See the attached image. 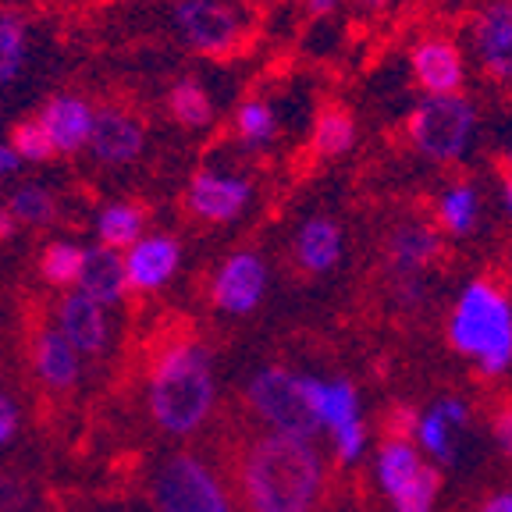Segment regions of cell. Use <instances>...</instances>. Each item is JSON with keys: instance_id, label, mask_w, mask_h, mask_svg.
<instances>
[{"instance_id": "1", "label": "cell", "mask_w": 512, "mask_h": 512, "mask_svg": "<svg viewBox=\"0 0 512 512\" xmlns=\"http://www.w3.org/2000/svg\"><path fill=\"white\" fill-rule=\"evenodd\" d=\"M328 491V463L313 441L264 431L239 452L246 512H317Z\"/></svg>"}, {"instance_id": "2", "label": "cell", "mask_w": 512, "mask_h": 512, "mask_svg": "<svg viewBox=\"0 0 512 512\" xmlns=\"http://www.w3.org/2000/svg\"><path fill=\"white\" fill-rule=\"evenodd\" d=\"M217 381L210 352L196 338H171L153 352L146 377V406L153 424L171 438L196 434L214 413Z\"/></svg>"}, {"instance_id": "3", "label": "cell", "mask_w": 512, "mask_h": 512, "mask_svg": "<svg viewBox=\"0 0 512 512\" xmlns=\"http://www.w3.org/2000/svg\"><path fill=\"white\" fill-rule=\"evenodd\" d=\"M448 345L480 377L512 374V296L495 278H473L448 313Z\"/></svg>"}, {"instance_id": "4", "label": "cell", "mask_w": 512, "mask_h": 512, "mask_svg": "<svg viewBox=\"0 0 512 512\" xmlns=\"http://www.w3.org/2000/svg\"><path fill=\"white\" fill-rule=\"evenodd\" d=\"M374 484L392 512H434L441 495V473L431 466L409 434H388L377 445Z\"/></svg>"}, {"instance_id": "5", "label": "cell", "mask_w": 512, "mask_h": 512, "mask_svg": "<svg viewBox=\"0 0 512 512\" xmlns=\"http://www.w3.org/2000/svg\"><path fill=\"white\" fill-rule=\"evenodd\" d=\"M409 146L434 164H459L477 136V107L463 93L424 96L406 121Z\"/></svg>"}, {"instance_id": "6", "label": "cell", "mask_w": 512, "mask_h": 512, "mask_svg": "<svg viewBox=\"0 0 512 512\" xmlns=\"http://www.w3.org/2000/svg\"><path fill=\"white\" fill-rule=\"evenodd\" d=\"M246 402L267 431L288 434V438L317 441L320 424L310 406V388L306 374H296L288 367H264L256 370L246 384Z\"/></svg>"}, {"instance_id": "7", "label": "cell", "mask_w": 512, "mask_h": 512, "mask_svg": "<svg viewBox=\"0 0 512 512\" xmlns=\"http://www.w3.org/2000/svg\"><path fill=\"white\" fill-rule=\"evenodd\" d=\"M306 388H310V406L317 416L320 434H328L335 445V456L342 466L360 463L367 456V424H363V406L356 384L342 381V377H313L306 374Z\"/></svg>"}, {"instance_id": "8", "label": "cell", "mask_w": 512, "mask_h": 512, "mask_svg": "<svg viewBox=\"0 0 512 512\" xmlns=\"http://www.w3.org/2000/svg\"><path fill=\"white\" fill-rule=\"evenodd\" d=\"M153 505L157 512H232V495L200 456L178 452L153 477Z\"/></svg>"}, {"instance_id": "9", "label": "cell", "mask_w": 512, "mask_h": 512, "mask_svg": "<svg viewBox=\"0 0 512 512\" xmlns=\"http://www.w3.org/2000/svg\"><path fill=\"white\" fill-rule=\"evenodd\" d=\"M438 256H441V232L434 224L406 221L388 235L384 260H388V271H392L395 285L402 288L406 303H416V299L424 296L420 285H424V274L431 271Z\"/></svg>"}, {"instance_id": "10", "label": "cell", "mask_w": 512, "mask_h": 512, "mask_svg": "<svg viewBox=\"0 0 512 512\" xmlns=\"http://www.w3.org/2000/svg\"><path fill=\"white\" fill-rule=\"evenodd\" d=\"M175 29L192 50H200L207 57L232 54L242 36L239 15L221 0H178Z\"/></svg>"}, {"instance_id": "11", "label": "cell", "mask_w": 512, "mask_h": 512, "mask_svg": "<svg viewBox=\"0 0 512 512\" xmlns=\"http://www.w3.org/2000/svg\"><path fill=\"white\" fill-rule=\"evenodd\" d=\"M267 296V264L253 249H239L210 278V299L221 313L249 317Z\"/></svg>"}, {"instance_id": "12", "label": "cell", "mask_w": 512, "mask_h": 512, "mask_svg": "<svg viewBox=\"0 0 512 512\" xmlns=\"http://www.w3.org/2000/svg\"><path fill=\"white\" fill-rule=\"evenodd\" d=\"M470 47L480 72L512 86V0H488L470 22Z\"/></svg>"}, {"instance_id": "13", "label": "cell", "mask_w": 512, "mask_h": 512, "mask_svg": "<svg viewBox=\"0 0 512 512\" xmlns=\"http://www.w3.org/2000/svg\"><path fill=\"white\" fill-rule=\"evenodd\" d=\"M470 427V406L459 395H441L424 413L413 420V441L420 456L431 459V466L456 463L459 434Z\"/></svg>"}, {"instance_id": "14", "label": "cell", "mask_w": 512, "mask_h": 512, "mask_svg": "<svg viewBox=\"0 0 512 512\" xmlns=\"http://www.w3.org/2000/svg\"><path fill=\"white\" fill-rule=\"evenodd\" d=\"M253 200V185L239 175H221L214 168H203L192 175L189 192H185V207L192 217L207 224H232L242 217V210Z\"/></svg>"}, {"instance_id": "15", "label": "cell", "mask_w": 512, "mask_h": 512, "mask_svg": "<svg viewBox=\"0 0 512 512\" xmlns=\"http://www.w3.org/2000/svg\"><path fill=\"white\" fill-rule=\"evenodd\" d=\"M409 68L427 96H452L466 82V54L448 36H424L409 54Z\"/></svg>"}, {"instance_id": "16", "label": "cell", "mask_w": 512, "mask_h": 512, "mask_svg": "<svg viewBox=\"0 0 512 512\" xmlns=\"http://www.w3.org/2000/svg\"><path fill=\"white\" fill-rule=\"evenodd\" d=\"M125 281L132 292H157L175 278L182 264V246L171 235H143L132 249H125Z\"/></svg>"}, {"instance_id": "17", "label": "cell", "mask_w": 512, "mask_h": 512, "mask_svg": "<svg viewBox=\"0 0 512 512\" xmlns=\"http://www.w3.org/2000/svg\"><path fill=\"white\" fill-rule=\"evenodd\" d=\"M89 150L104 164H132L143 153L146 132L139 118H132L121 107H100L93 111V125H89Z\"/></svg>"}, {"instance_id": "18", "label": "cell", "mask_w": 512, "mask_h": 512, "mask_svg": "<svg viewBox=\"0 0 512 512\" xmlns=\"http://www.w3.org/2000/svg\"><path fill=\"white\" fill-rule=\"evenodd\" d=\"M57 331L79 356H100L111 338V320H107L104 306L72 288L57 306Z\"/></svg>"}, {"instance_id": "19", "label": "cell", "mask_w": 512, "mask_h": 512, "mask_svg": "<svg viewBox=\"0 0 512 512\" xmlns=\"http://www.w3.org/2000/svg\"><path fill=\"white\" fill-rule=\"evenodd\" d=\"M345 253V235L342 224L328 214H310L299 224L296 242H292V256L306 274H328L331 267H338Z\"/></svg>"}, {"instance_id": "20", "label": "cell", "mask_w": 512, "mask_h": 512, "mask_svg": "<svg viewBox=\"0 0 512 512\" xmlns=\"http://www.w3.org/2000/svg\"><path fill=\"white\" fill-rule=\"evenodd\" d=\"M43 136L50 139L54 153H79L89 143V125H93V107L75 93H61L47 100L40 118Z\"/></svg>"}, {"instance_id": "21", "label": "cell", "mask_w": 512, "mask_h": 512, "mask_svg": "<svg viewBox=\"0 0 512 512\" xmlns=\"http://www.w3.org/2000/svg\"><path fill=\"white\" fill-rule=\"evenodd\" d=\"M32 374L40 377V384L50 392H68L82 374V356L64 342L57 328H43L32 338Z\"/></svg>"}, {"instance_id": "22", "label": "cell", "mask_w": 512, "mask_h": 512, "mask_svg": "<svg viewBox=\"0 0 512 512\" xmlns=\"http://www.w3.org/2000/svg\"><path fill=\"white\" fill-rule=\"evenodd\" d=\"M82 296H89L93 303L107 306L121 303L128 292V281H125V260L121 253L104 246H89L82 253V271H79V285H75Z\"/></svg>"}, {"instance_id": "23", "label": "cell", "mask_w": 512, "mask_h": 512, "mask_svg": "<svg viewBox=\"0 0 512 512\" xmlns=\"http://www.w3.org/2000/svg\"><path fill=\"white\" fill-rule=\"evenodd\" d=\"M434 228L452 239H466L477 232L480 221V192L473 182H452L441 189L438 207H434Z\"/></svg>"}, {"instance_id": "24", "label": "cell", "mask_w": 512, "mask_h": 512, "mask_svg": "<svg viewBox=\"0 0 512 512\" xmlns=\"http://www.w3.org/2000/svg\"><path fill=\"white\" fill-rule=\"evenodd\" d=\"M310 139L317 157H342L356 146V118L345 104H324L313 118Z\"/></svg>"}, {"instance_id": "25", "label": "cell", "mask_w": 512, "mask_h": 512, "mask_svg": "<svg viewBox=\"0 0 512 512\" xmlns=\"http://www.w3.org/2000/svg\"><path fill=\"white\" fill-rule=\"evenodd\" d=\"M146 228V210L139 203H111V207L100 210L96 217V239L104 249H132L139 239H143Z\"/></svg>"}, {"instance_id": "26", "label": "cell", "mask_w": 512, "mask_h": 512, "mask_svg": "<svg viewBox=\"0 0 512 512\" xmlns=\"http://www.w3.org/2000/svg\"><path fill=\"white\" fill-rule=\"evenodd\" d=\"M235 132H239V143L249 150H260V146H271L278 136V114L267 100L253 96V100H242L239 111H235Z\"/></svg>"}, {"instance_id": "27", "label": "cell", "mask_w": 512, "mask_h": 512, "mask_svg": "<svg viewBox=\"0 0 512 512\" xmlns=\"http://www.w3.org/2000/svg\"><path fill=\"white\" fill-rule=\"evenodd\" d=\"M4 207L11 210V217L18 224H32V228H47V224L57 221V200L50 196V189H43L36 182L18 185Z\"/></svg>"}, {"instance_id": "28", "label": "cell", "mask_w": 512, "mask_h": 512, "mask_svg": "<svg viewBox=\"0 0 512 512\" xmlns=\"http://www.w3.org/2000/svg\"><path fill=\"white\" fill-rule=\"evenodd\" d=\"M168 111H171V118H175L178 125L203 128V125H210V121H214V100H210V93L200 86V82L185 79V82H178V86L171 89Z\"/></svg>"}, {"instance_id": "29", "label": "cell", "mask_w": 512, "mask_h": 512, "mask_svg": "<svg viewBox=\"0 0 512 512\" xmlns=\"http://www.w3.org/2000/svg\"><path fill=\"white\" fill-rule=\"evenodd\" d=\"M25 54H29L25 22L15 11H0V86L18 79V72L25 68Z\"/></svg>"}, {"instance_id": "30", "label": "cell", "mask_w": 512, "mask_h": 512, "mask_svg": "<svg viewBox=\"0 0 512 512\" xmlns=\"http://www.w3.org/2000/svg\"><path fill=\"white\" fill-rule=\"evenodd\" d=\"M82 253L86 249L75 246V242H50L40 256V274L47 285L57 288H75L79 285V271H82Z\"/></svg>"}, {"instance_id": "31", "label": "cell", "mask_w": 512, "mask_h": 512, "mask_svg": "<svg viewBox=\"0 0 512 512\" xmlns=\"http://www.w3.org/2000/svg\"><path fill=\"white\" fill-rule=\"evenodd\" d=\"M11 150H15L18 160H29V164H43V160L54 157V146H50V139L43 136L40 121H18L15 128H11Z\"/></svg>"}, {"instance_id": "32", "label": "cell", "mask_w": 512, "mask_h": 512, "mask_svg": "<svg viewBox=\"0 0 512 512\" xmlns=\"http://www.w3.org/2000/svg\"><path fill=\"white\" fill-rule=\"evenodd\" d=\"M0 512H40V495L18 473H0Z\"/></svg>"}, {"instance_id": "33", "label": "cell", "mask_w": 512, "mask_h": 512, "mask_svg": "<svg viewBox=\"0 0 512 512\" xmlns=\"http://www.w3.org/2000/svg\"><path fill=\"white\" fill-rule=\"evenodd\" d=\"M491 431H495V445L512 459V399L498 402L495 416H491Z\"/></svg>"}, {"instance_id": "34", "label": "cell", "mask_w": 512, "mask_h": 512, "mask_svg": "<svg viewBox=\"0 0 512 512\" xmlns=\"http://www.w3.org/2000/svg\"><path fill=\"white\" fill-rule=\"evenodd\" d=\"M18 424H22V413H18V402L11 399L4 388H0V448L11 445L18 434Z\"/></svg>"}, {"instance_id": "35", "label": "cell", "mask_w": 512, "mask_h": 512, "mask_svg": "<svg viewBox=\"0 0 512 512\" xmlns=\"http://www.w3.org/2000/svg\"><path fill=\"white\" fill-rule=\"evenodd\" d=\"M477 512H512V491H495L480 502Z\"/></svg>"}, {"instance_id": "36", "label": "cell", "mask_w": 512, "mask_h": 512, "mask_svg": "<svg viewBox=\"0 0 512 512\" xmlns=\"http://www.w3.org/2000/svg\"><path fill=\"white\" fill-rule=\"evenodd\" d=\"M18 164H22V160L15 157V150H11V146L0 143V182H4V178H8V175H15Z\"/></svg>"}, {"instance_id": "37", "label": "cell", "mask_w": 512, "mask_h": 512, "mask_svg": "<svg viewBox=\"0 0 512 512\" xmlns=\"http://www.w3.org/2000/svg\"><path fill=\"white\" fill-rule=\"evenodd\" d=\"M502 189H505V210H509V217H512V150L505 153V160H502Z\"/></svg>"}, {"instance_id": "38", "label": "cell", "mask_w": 512, "mask_h": 512, "mask_svg": "<svg viewBox=\"0 0 512 512\" xmlns=\"http://www.w3.org/2000/svg\"><path fill=\"white\" fill-rule=\"evenodd\" d=\"M335 8H338V0H306V11H310L313 18H328Z\"/></svg>"}, {"instance_id": "39", "label": "cell", "mask_w": 512, "mask_h": 512, "mask_svg": "<svg viewBox=\"0 0 512 512\" xmlns=\"http://www.w3.org/2000/svg\"><path fill=\"white\" fill-rule=\"evenodd\" d=\"M18 232V221L11 217L8 207H0V239H11Z\"/></svg>"}, {"instance_id": "40", "label": "cell", "mask_w": 512, "mask_h": 512, "mask_svg": "<svg viewBox=\"0 0 512 512\" xmlns=\"http://www.w3.org/2000/svg\"><path fill=\"white\" fill-rule=\"evenodd\" d=\"M352 4H356L360 11H370V15H377V11H381L388 0H352Z\"/></svg>"}, {"instance_id": "41", "label": "cell", "mask_w": 512, "mask_h": 512, "mask_svg": "<svg viewBox=\"0 0 512 512\" xmlns=\"http://www.w3.org/2000/svg\"><path fill=\"white\" fill-rule=\"evenodd\" d=\"M509 264H512V246H509Z\"/></svg>"}]
</instances>
